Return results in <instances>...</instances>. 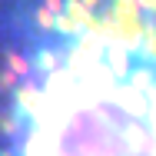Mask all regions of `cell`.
I'll use <instances>...</instances> for the list:
<instances>
[{
    "label": "cell",
    "instance_id": "6da1fadb",
    "mask_svg": "<svg viewBox=\"0 0 156 156\" xmlns=\"http://www.w3.org/2000/svg\"><path fill=\"white\" fill-rule=\"evenodd\" d=\"M0 156H156V0H0Z\"/></svg>",
    "mask_w": 156,
    "mask_h": 156
}]
</instances>
